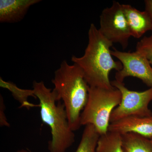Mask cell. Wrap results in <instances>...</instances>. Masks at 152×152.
<instances>
[{"label": "cell", "instance_id": "obj_1", "mask_svg": "<svg viewBox=\"0 0 152 152\" xmlns=\"http://www.w3.org/2000/svg\"><path fill=\"white\" fill-rule=\"evenodd\" d=\"M88 36V43L84 54L80 57L72 56V61L81 69L90 87L114 88L109 75L113 70L121 71L123 65L112 57L110 48L113 44L101 34L94 23L90 26Z\"/></svg>", "mask_w": 152, "mask_h": 152}, {"label": "cell", "instance_id": "obj_2", "mask_svg": "<svg viewBox=\"0 0 152 152\" xmlns=\"http://www.w3.org/2000/svg\"><path fill=\"white\" fill-rule=\"evenodd\" d=\"M58 102L63 101L68 121L73 132L78 130L80 116L88 102L90 86L83 72L76 64L70 65L64 61L55 71L52 80Z\"/></svg>", "mask_w": 152, "mask_h": 152}, {"label": "cell", "instance_id": "obj_3", "mask_svg": "<svg viewBox=\"0 0 152 152\" xmlns=\"http://www.w3.org/2000/svg\"><path fill=\"white\" fill-rule=\"evenodd\" d=\"M33 88L39 102L42 121L50 128L49 151L66 152L75 142V135L70 127L64 104L58 102L55 90L47 88L43 82L34 81Z\"/></svg>", "mask_w": 152, "mask_h": 152}, {"label": "cell", "instance_id": "obj_4", "mask_svg": "<svg viewBox=\"0 0 152 152\" xmlns=\"http://www.w3.org/2000/svg\"><path fill=\"white\" fill-rule=\"evenodd\" d=\"M121 94L119 90L90 87L88 102L80 116L81 126H94L100 135L108 132L111 115L119 105Z\"/></svg>", "mask_w": 152, "mask_h": 152}, {"label": "cell", "instance_id": "obj_5", "mask_svg": "<svg viewBox=\"0 0 152 152\" xmlns=\"http://www.w3.org/2000/svg\"><path fill=\"white\" fill-rule=\"evenodd\" d=\"M111 84L121 94V99L111 115L110 122L129 116H152L149 105L152 101V88L144 91L137 92L129 90L122 82L113 81Z\"/></svg>", "mask_w": 152, "mask_h": 152}, {"label": "cell", "instance_id": "obj_6", "mask_svg": "<svg viewBox=\"0 0 152 152\" xmlns=\"http://www.w3.org/2000/svg\"><path fill=\"white\" fill-rule=\"evenodd\" d=\"M101 34L112 43H118L123 48L128 46L131 36L122 4L114 1L112 6L103 10L100 16Z\"/></svg>", "mask_w": 152, "mask_h": 152}, {"label": "cell", "instance_id": "obj_7", "mask_svg": "<svg viewBox=\"0 0 152 152\" xmlns=\"http://www.w3.org/2000/svg\"><path fill=\"white\" fill-rule=\"evenodd\" d=\"M113 48L112 56L119 60L123 65L122 69L115 74L116 80L123 83L126 78L134 77L152 88V67L146 57L137 51L125 52Z\"/></svg>", "mask_w": 152, "mask_h": 152}, {"label": "cell", "instance_id": "obj_8", "mask_svg": "<svg viewBox=\"0 0 152 152\" xmlns=\"http://www.w3.org/2000/svg\"><path fill=\"white\" fill-rule=\"evenodd\" d=\"M108 132L123 135L127 133H134L148 138H152V116L125 117L111 123Z\"/></svg>", "mask_w": 152, "mask_h": 152}, {"label": "cell", "instance_id": "obj_9", "mask_svg": "<svg viewBox=\"0 0 152 152\" xmlns=\"http://www.w3.org/2000/svg\"><path fill=\"white\" fill-rule=\"evenodd\" d=\"M122 6L132 37L139 39L147 32L151 31V19L146 11L139 10L130 5Z\"/></svg>", "mask_w": 152, "mask_h": 152}, {"label": "cell", "instance_id": "obj_10", "mask_svg": "<svg viewBox=\"0 0 152 152\" xmlns=\"http://www.w3.org/2000/svg\"><path fill=\"white\" fill-rule=\"evenodd\" d=\"M40 0H1L0 22L15 23L21 20L32 6Z\"/></svg>", "mask_w": 152, "mask_h": 152}, {"label": "cell", "instance_id": "obj_11", "mask_svg": "<svg viewBox=\"0 0 152 152\" xmlns=\"http://www.w3.org/2000/svg\"><path fill=\"white\" fill-rule=\"evenodd\" d=\"M124 152H152L151 139L134 133L121 135Z\"/></svg>", "mask_w": 152, "mask_h": 152}, {"label": "cell", "instance_id": "obj_12", "mask_svg": "<svg viewBox=\"0 0 152 152\" xmlns=\"http://www.w3.org/2000/svg\"><path fill=\"white\" fill-rule=\"evenodd\" d=\"M96 152H124L121 135L108 132L100 136Z\"/></svg>", "mask_w": 152, "mask_h": 152}, {"label": "cell", "instance_id": "obj_13", "mask_svg": "<svg viewBox=\"0 0 152 152\" xmlns=\"http://www.w3.org/2000/svg\"><path fill=\"white\" fill-rule=\"evenodd\" d=\"M100 134L92 125L86 126L75 152H96Z\"/></svg>", "mask_w": 152, "mask_h": 152}, {"label": "cell", "instance_id": "obj_14", "mask_svg": "<svg viewBox=\"0 0 152 152\" xmlns=\"http://www.w3.org/2000/svg\"><path fill=\"white\" fill-rule=\"evenodd\" d=\"M0 81L1 87L6 88L10 91L14 98L21 104V107H24L29 109L33 107H39V105H35L28 102V98L29 96L37 99L34 94L33 90L22 89L18 88L13 83L5 81L1 77Z\"/></svg>", "mask_w": 152, "mask_h": 152}, {"label": "cell", "instance_id": "obj_15", "mask_svg": "<svg viewBox=\"0 0 152 152\" xmlns=\"http://www.w3.org/2000/svg\"><path fill=\"white\" fill-rule=\"evenodd\" d=\"M136 51L140 52L147 58L152 66V38L144 37L137 43Z\"/></svg>", "mask_w": 152, "mask_h": 152}, {"label": "cell", "instance_id": "obj_16", "mask_svg": "<svg viewBox=\"0 0 152 152\" xmlns=\"http://www.w3.org/2000/svg\"><path fill=\"white\" fill-rule=\"evenodd\" d=\"M5 106L4 104V100L2 96L1 95V100H0V125L1 126H5L7 127H10V124L7 121L5 114Z\"/></svg>", "mask_w": 152, "mask_h": 152}, {"label": "cell", "instance_id": "obj_17", "mask_svg": "<svg viewBox=\"0 0 152 152\" xmlns=\"http://www.w3.org/2000/svg\"><path fill=\"white\" fill-rule=\"evenodd\" d=\"M145 10L149 15L152 22V0H145ZM152 34L151 37L152 38Z\"/></svg>", "mask_w": 152, "mask_h": 152}, {"label": "cell", "instance_id": "obj_18", "mask_svg": "<svg viewBox=\"0 0 152 152\" xmlns=\"http://www.w3.org/2000/svg\"><path fill=\"white\" fill-rule=\"evenodd\" d=\"M16 152H29L27 150H24V149H22L20 150H19V151H17Z\"/></svg>", "mask_w": 152, "mask_h": 152}, {"label": "cell", "instance_id": "obj_19", "mask_svg": "<svg viewBox=\"0 0 152 152\" xmlns=\"http://www.w3.org/2000/svg\"><path fill=\"white\" fill-rule=\"evenodd\" d=\"M151 140L152 141V138L151 139Z\"/></svg>", "mask_w": 152, "mask_h": 152}]
</instances>
